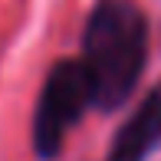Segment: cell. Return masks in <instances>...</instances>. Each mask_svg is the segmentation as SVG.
I'll return each instance as SVG.
<instances>
[{"label": "cell", "mask_w": 161, "mask_h": 161, "mask_svg": "<svg viewBox=\"0 0 161 161\" xmlns=\"http://www.w3.org/2000/svg\"><path fill=\"white\" fill-rule=\"evenodd\" d=\"M96 108L92 82L86 76V66L76 59H56L43 76L40 96L33 105V151L40 161H53L63 151L69 128L82 122V115Z\"/></svg>", "instance_id": "7a4b0ae2"}, {"label": "cell", "mask_w": 161, "mask_h": 161, "mask_svg": "<svg viewBox=\"0 0 161 161\" xmlns=\"http://www.w3.org/2000/svg\"><path fill=\"white\" fill-rule=\"evenodd\" d=\"M79 63L99 112H115L135 96L148 66V17L135 0H96L82 23Z\"/></svg>", "instance_id": "6da1fadb"}, {"label": "cell", "mask_w": 161, "mask_h": 161, "mask_svg": "<svg viewBox=\"0 0 161 161\" xmlns=\"http://www.w3.org/2000/svg\"><path fill=\"white\" fill-rule=\"evenodd\" d=\"M161 148V82L151 86L108 142L102 161H148Z\"/></svg>", "instance_id": "3957f363"}]
</instances>
